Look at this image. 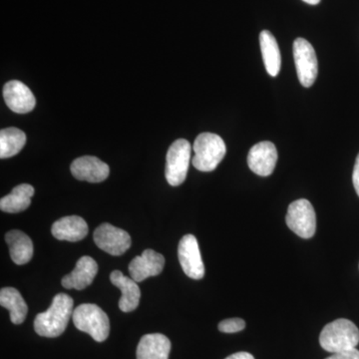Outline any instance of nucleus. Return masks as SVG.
<instances>
[{
  "label": "nucleus",
  "instance_id": "nucleus-6",
  "mask_svg": "<svg viewBox=\"0 0 359 359\" xmlns=\"http://www.w3.org/2000/svg\"><path fill=\"white\" fill-rule=\"evenodd\" d=\"M287 226L302 238H313L316 231V215L311 203L306 199L294 201L289 205Z\"/></svg>",
  "mask_w": 359,
  "mask_h": 359
},
{
  "label": "nucleus",
  "instance_id": "nucleus-2",
  "mask_svg": "<svg viewBox=\"0 0 359 359\" xmlns=\"http://www.w3.org/2000/svg\"><path fill=\"white\" fill-rule=\"evenodd\" d=\"M320 346L330 353L356 348L359 344V330L353 321L339 318L328 323L321 330Z\"/></svg>",
  "mask_w": 359,
  "mask_h": 359
},
{
  "label": "nucleus",
  "instance_id": "nucleus-21",
  "mask_svg": "<svg viewBox=\"0 0 359 359\" xmlns=\"http://www.w3.org/2000/svg\"><path fill=\"white\" fill-rule=\"evenodd\" d=\"M0 304L8 309L11 320L14 325H21L27 316V304L22 295L14 287H4L0 290Z\"/></svg>",
  "mask_w": 359,
  "mask_h": 359
},
{
  "label": "nucleus",
  "instance_id": "nucleus-25",
  "mask_svg": "<svg viewBox=\"0 0 359 359\" xmlns=\"http://www.w3.org/2000/svg\"><path fill=\"white\" fill-rule=\"evenodd\" d=\"M353 187L355 189V192L359 197V154L356 158L355 165H354L353 174Z\"/></svg>",
  "mask_w": 359,
  "mask_h": 359
},
{
  "label": "nucleus",
  "instance_id": "nucleus-8",
  "mask_svg": "<svg viewBox=\"0 0 359 359\" xmlns=\"http://www.w3.org/2000/svg\"><path fill=\"white\" fill-rule=\"evenodd\" d=\"M94 242L97 247L111 256H121L131 247V237L126 231L104 223L94 231Z\"/></svg>",
  "mask_w": 359,
  "mask_h": 359
},
{
  "label": "nucleus",
  "instance_id": "nucleus-1",
  "mask_svg": "<svg viewBox=\"0 0 359 359\" xmlns=\"http://www.w3.org/2000/svg\"><path fill=\"white\" fill-rule=\"evenodd\" d=\"M73 299L66 294L54 297L50 308L39 313L34 320V330L40 337H57L65 332L73 316Z\"/></svg>",
  "mask_w": 359,
  "mask_h": 359
},
{
  "label": "nucleus",
  "instance_id": "nucleus-7",
  "mask_svg": "<svg viewBox=\"0 0 359 359\" xmlns=\"http://www.w3.org/2000/svg\"><path fill=\"white\" fill-rule=\"evenodd\" d=\"M294 57L299 82L309 88L316 81L318 73V57L313 45L301 37L295 39Z\"/></svg>",
  "mask_w": 359,
  "mask_h": 359
},
{
  "label": "nucleus",
  "instance_id": "nucleus-3",
  "mask_svg": "<svg viewBox=\"0 0 359 359\" xmlns=\"http://www.w3.org/2000/svg\"><path fill=\"white\" fill-rule=\"evenodd\" d=\"M193 149L195 152L192 160L194 167L202 172L216 170L226 153L223 139L214 133L200 134L196 138Z\"/></svg>",
  "mask_w": 359,
  "mask_h": 359
},
{
  "label": "nucleus",
  "instance_id": "nucleus-20",
  "mask_svg": "<svg viewBox=\"0 0 359 359\" xmlns=\"http://www.w3.org/2000/svg\"><path fill=\"white\" fill-rule=\"evenodd\" d=\"M34 192V188L29 184L16 186L9 195L0 200V209L2 212L11 214L25 211L32 204V198Z\"/></svg>",
  "mask_w": 359,
  "mask_h": 359
},
{
  "label": "nucleus",
  "instance_id": "nucleus-16",
  "mask_svg": "<svg viewBox=\"0 0 359 359\" xmlns=\"http://www.w3.org/2000/svg\"><path fill=\"white\" fill-rule=\"evenodd\" d=\"M51 231L59 241L79 242L88 235V226L81 217H65L53 224Z\"/></svg>",
  "mask_w": 359,
  "mask_h": 359
},
{
  "label": "nucleus",
  "instance_id": "nucleus-11",
  "mask_svg": "<svg viewBox=\"0 0 359 359\" xmlns=\"http://www.w3.org/2000/svg\"><path fill=\"white\" fill-rule=\"evenodd\" d=\"M70 171L75 179L89 183H101L110 173L109 166L93 156H84L73 161Z\"/></svg>",
  "mask_w": 359,
  "mask_h": 359
},
{
  "label": "nucleus",
  "instance_id": "nucleus-23",
  "mask_svg": "<svg viewBox=\"0 0 359 359\" xmlns=\"http://www.w3.org/2000/svg\"><path fill=\"white\" fill-rule=\"evenodd\" d=\"M245 323L242 318H229L219 323V332L224 334H235L245 330Z\"/></svg>",
  "mask_w": 359,
  "mask_h": 359
},
{
  "label": "nucleus",
  "instance_id": "nucleus-27",
  "mask_svg": "<svg viewBox=\"0 0 359 359\" xmlns=\"http://www.w3.org/2000/svg\"><path fill=\"white\" fill-rule=\"evenodd\" d=\"M302 1L306 2V4H311V6H316V4H320V0H302Z\"/></svg>",
  "mask_w": 359,
  "mask_h": 359
},
{
  "label": "nucleus",
  "instance_id": "nucleus-9",
  "mask_svg": "<svg viewBox=\"0 0 359 359\" xmlns=\"http://www.w3.org/2000/svg\"><path fill=\"white\" fill-rule=\"evenodd\" d=\"M178 257L182 269L189 278L193 280L204 278L205 266L195 236L186 235L182 238L179 243Z\"/></svg>",
  "mask_w": 359,
  "mask_h": 359
},
{
  "label": "nucleus",
  "instance_id": "nucleus-14",
  "mask_svg": "<svg viewBox=\"0 0 359 359\" xmlns=\"http://www.w3.org/2000/svg\"><path fill=\"white\" fill-rule=\"evenodd\" d=\"M97 273H98V264L95 259L84 256L77 262L76 266L69 275L62 278L61 283L63 287L67 290H84L93 283Z\"/></svg>",
  "mask_w": 359,
  "mask_h": 359
},
{
  "label": "nucleus",
  "instance_id": "nucleus-26",
  "mask_svg": "<svg viewBox=\"0 0 359 359\" xmlns=\"http://www.w3.org/2000/svg\"><path fill=\"white\" fill-rule=\"evenodd\" d=\"M226 359H255V358L252 354L242 351V353L231 354V355L228 356Z\"/></svg>",
  "mask_w": 359,
  "mask_h": 359
},
{
  "label": "nucleus",
  "instance_id": "nucleus-15",
  "mask_svg": "<svg viewBox=\"0 0 359 359\" xmlns=\"http://www.w3.org/2000/svg\"><path fill=\"white\" fill-rule=\"evenodd\" d=\"M110 280L122 292V297L119 301V309L122 311L130 313L138 308L141 290L133 278L123 275L120 271H114L111 273Z\"/></svg>",
  "mask_w": 359,
  "mask_h": 359
},
{
  "label": "nucleus",
  "instance_id": "nucleus-22",
  "mask_svg": "<svg viewBox=\"0 0 359 359\" xmlns=\"http://www.w3.org/2000/svg\"><path fill=\"white\" fill-rule=\"evenodd\" d=\"M26 143V135L20 129H2L0 131V158L7 159L13 157L22 150Z\"/></svg>",
  "mask_w": 359,
  "mask_h": 359
},
{
  "label": "nucleus",
  "instance_id": "nucleus-12",
  "mask_svg": "<svg viewBox=\"0 0 359 359\" xmlns=\"http://www.w3.org/2000/svg\"><path fill=\"white\" fill-rule=\"evenodd\" d=\"M4 98L9 109L20 114L32 112L36 105L32 90L18 80H11L4 85Z\"/></svg>",
  "mask_w": 359,
  "mask_h": 359
},
{
  "label": "nucleus",
  "instance_id": "nucleus-4",
  "mask_svg": "<svg viewBox=\"0 0 359 359\" xmlns=\"http://www.w3.org/2000/svg\"><path fill=\"white\" fill-rule=\"evenodd\" d=\"M72 318L78 330L86 332L97 342H102L109 337V318L96 304H81L73 311Z\"/></svg>",
  "mask_w": 359,
  "mask_h": 359
},
{
  "label": "nucleus",
  "instance_id": "nucleus-19",
  "mask_svg": "<svg viewBox=\"0 0 359 359\" xmlns=\"http://www.w3.org/2000/svg\"><path fill=\"white\" fill-rule=\"evenodd\" d=\"M259 44L266 71L271 77L278 76L282 66V56L275 36L269 30H264L259 34Z\"/></svg>",
  "mask_w": 359,
  "mask_h": 359
},
{
  "label": "nucleus",
  "instance_id": "nucleus-10",
  "mask_svg": "<svg viewBox=\"0 0 359 359\" xmlns=\"http://www.w3.org/2000/svg\"><path fill=\"white\" fill-rule=\"evenodd\" d=\"M276 162L278 151L275 144L269 141L259 142L250 149L248 155V165L255 174L268 177L273 174Z\"/></svg>",
  "mask_w": 359,
  "mask_h": 359
},
{
  "label": "nucleus",
  "instance_id": "nucleus-24",
  "mask_svg": "<svg viewBox=\"0 0 359 359\" xmlns=\"http://www.w3.org/2000/svg\"><path fill=\"white\" fill-rule=\"evenodd\" d=\"M325 359H359L358 349L353 348L341 353H332V356Z\"/></svg>",
  "mask_w": 359,
  "mask_h": 359
},
{
  "label": "nucleus",
  "instance_id": "nucleus-5",
  "mask_svg": "<svg viewBox=\"0 0 359 359\" xmlns=\"http://www.w3.org/2000/svg\"><path fill=\"white\" fill-rule=\"evenodd\" d=\"M191 152V144L185 139H178L170 146L165 170V175L170 185L177 187L185 182L190 165Z\"/></svg>",
  "mask_w": 359,
  "mask_h": 359
},
{
  "label": "nucleus",
  "instance_id": "nucleus-17",
  "mask_svg": "<svg viewBox=\"0 0 359 359\" xmlns=\"http://www.w3.org/2000/svg\"><path fill=\"white\" fill-rule=\"evenodd\" d=\"M171 341L161 334L144 335L137 347V359H169Z\"/></svg>",
  "mask_w": 359,
  "mask_h": 359
},
{
  "label": "nucleus",
  "instance_id": "nucleus-18",
  "mask_svg": "<svg viewBox=\"0 0 359 359\" xmlns=\"http://www.w3.org/2000/svg\"><path fill=\"white\" fill-rule=\"evenodd\" d=\"M6 241L14 264L21 266L30 262L33 257L32 238L21 231L13 230L6 233Z\"/></svg>",
  "mask_w": 359,
  "mask_h": 359
},
{
  "label": "nucleus",
  "instance_id": "nucleus-13",
  "mask_svg": "<svg viewBox=\"0 0 359 359\" xmlns=\"http://www.w3.org/2000/svg\"><path fill=\"white\" fill-rule=\"evenodd\" d=\"M165 259L159 252L153 250H144L141 256L134 257L129 264V273L135 282L141 283L150 276L162 273Z\"/></svg>",
  "mask_w": 359,
  "mask_h": 359
}]
</instances>
